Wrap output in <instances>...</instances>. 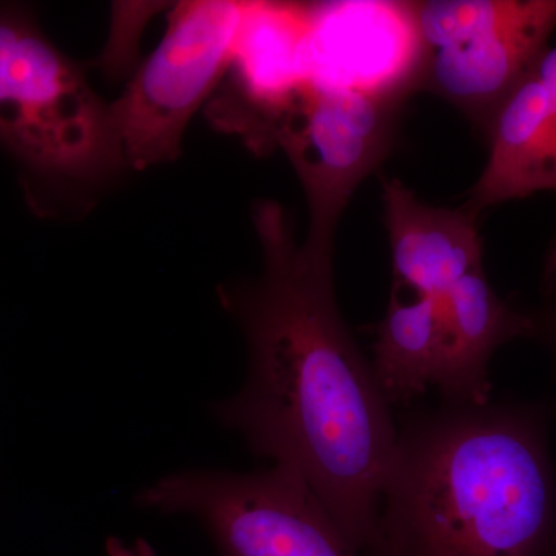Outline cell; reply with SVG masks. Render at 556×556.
Returning <instances> with one entry per match:
<instances>
[{
    "instance_id": "1",
    "label": "cell",
    "mask_w": 556,
    "mask_h": 556,
    "mask_svg": "<svg viewBox=\"0 0 556 556\" xmlns=\"http://www.w3.org/2000/svg\"><path fill=\"white\" fill-rule=\"evenodd\" d=\"M251 217L262 269L217 289L247 342V379L212 415L260 459L298 475L364 554L396 420L340 313L334 255L299 243L277 201H257Z\"/></svg>"
},
{
    "instance_id": "3",
    "label": "cell",
    "mask_w": 556,
    "mask_h": 556,
    "mask_svg": "<svg viewBox=\"0 0 556 556\" xmlns=\"http://www.w3.org/2000/svg\"><path fill=\"white\" fill-rule=\"evenodd\" d=\"M0 146L40 182H94L124 169L109 102L21 3H0Z\"/></svg>"
},
{
    "instance_id": "2",
    "label": "cell",
    "mask_w": 556,
    "mask_h": 556,
    "mask_svg": "<svg viewBox=\"0 0 556 556\" xmlns=\"http://www.w3.org/2000/svg\"><path fill=\"white\" fill-rule=\"evenodd\" d=\"M543 405L453 404L402 417L365 556H556Z\"/></svg>"
},
{
    "instance_id": "8",
    "label": "cell",
    "mask_w": 556,
    "mask_h": 556,
    "mask_svg": "<svg viewBox=\"0 0 556 556\" xmlns=\"http://www.w3.org/2000/svg\"><path fill=\"white\" fill-rule=\"evenodd\" d=\"M314 20V2H244L228 73L206 108L215 127L254 152L273 149L278 119L309 80Z\"/></svg>"
},
{
    "instance_id": "11",
    "label": "cell",
    "mask_w": 556,
    "mask_h": 556,
    "mask_svg": "<svg viewBox=\"0 0 556 556\" xmlns=\"http://www.w3.org/2000/svg\"><path fill=\"white\" fill-rule=\"evenodd\" d=\"M369 362L390 407H408L437 388L444 342L433 300L393 287Z\"/></svg>"
},
{
    "instance_id": "7",
    "label": "cell",
    "mask_w": 556,
    "mask_h": 556,
    "mask_svg": "<svg viewBox=\"0 0 556 556\" xmlns=\"http://www.w3.org/2000/svg\"><path fill=\"white\" fill-rule=\"evenodd\" d=\"M405 98L308 83L278 119L273 149L291 161L308 203L303 247L334 255L351 197L387 159Z\"/></svg>"
},
{
    "instance_id": "9",
    "label": "cell",
    "mask_w": 556,
    "mask_h": 556,
    "mask_svg": "<svg viewBox=\"0 0 556 556\" xmlns=\"http://www.w3.org/2000/svg\"><path fill=\"white\" fill-rule=\"evenodd\" d=\"M306 58L313 83L407 100L420 62L408 2H317Z\"/></svg>"
},
{
    "instance_id": "6",
    "label": "cell",
    "mask_w": 556,
    "mask_h": 556,
    "mask_svg": "<svg viewBox=\"0 0 556 556\" xmlns=\"http://www.w3.org/2000/svg\"><path fill=\"white\" fill-rule=\"evenodd\" d=\"M244 2H179L156 49L142 61L115 101L110 126L124 169L170 163L197 110L225 79L243 20Z\"/></svg>"
},
{
    "instance_id": "10",
    "label": "cell",
    "mask_w": 556,
    "mask_h": 556,
    "mask_svg": "<svg viewBox=\"0 0 556 556\" xmlns=\"http://www.w3.org/2000/svg\"><path fill=\"white\" fill-rule=\"evenodd\" d=\"M382 204L394 287L437 295L484 269L479 215L464 204L433 206L399 178L383 179Z\"/></svg>"
},
{
    "instance_id": "5",
    "label": "cell",
    "mask_w": 556,
    "mask_h": 556,
    "mask_svg": "<svg viewBox=\"0 0 556 556\" xmlns=\"http://www.w3.org/2000/svg\"><path fill=\"white\" fill-rule=\"evenodd\" d=\"M134 504L195 519L215 556H365L313 490L274 464L249 473L174 471L139 490Z\"/></svg>"
},
{
    "instance_id": "13",
    "label": "cell",
    "mask_w": 556,
    "mask_h": 556,
    "mask_svg": "<svg viewBox=\"0 0 556 556\" xmlns=\"http://www.w3.org/2000/svg\"><path fill=\"white\" fill-rule=\"evenodd\" d=\"M105 556H160L156 548L146 538L124 540L119 536H109L104 544Z\"/></svg>"
},
{
    "instance_id": "4",
    "label": "cell",
    "mask_w": 556,
    "mask_h": 556,
    "mask_svg": "<svg viewBox=\"0 0 556 556\" xmlns=\"http://www.w3.org/2000/svg\"><path fill=\"white\" fill-rule=\"evenodd\" d=\"M420 46L415 93L437 94L482 134L548 50L556 0L408 2Z\"/></svg>"
},
{
    "instance_id": "14",
    "label": "cell",
    "mask_w": 556,
    "mask_h": 556,
    "mask_svg": "<svg viewBox=\"0 0 556 556\" xmlns=\"http://www.w3.org/2000/svg\"><path fill=\"white\" fill-rule=\"evenodd\" d=\"M535 318V317H533ZM536 336L546 334L556 345V299L543 317L535 318Z\"/></svg>"
},
{
    "instance_id": "12",
    "label": "cell",
    "mask_w": 556,
    "mask_h": 556,
    "mask_svg": "<svg viewBox=\"0 0 556 556\" xmlns=\"http://www.w3.org/2000/svg\"><path fill=\"white\" fill-rule=\"evenodd\" d=\"M530 123L556 190V46L548 47L536 67L521 84Z\"/></svg>"
}]
</instances>
